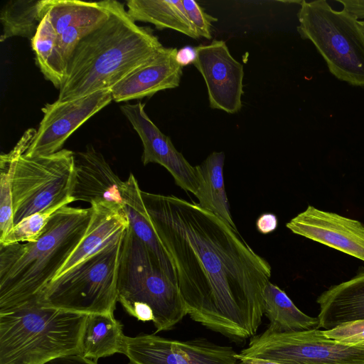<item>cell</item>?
I'll use <instances>...</instances> for the list:
<instances>
[{
    "instance_id": "f1b7e54d",
    "label": "cell",
    "mask_w": 364,
    "mask_h": 364,
    "mask_svg": "<svg viewBox=\"0 0 364 364\" xmlns=\"http://www.w3.org/2000/svg\"><path fill=\"white\" fill-rule=\"evenodd\" d=\"M323 331L328 338L342 344L364 346V319L346 323Z\"/></svg>"
},
{
    "instance_id": "4dcf8cb0",
    "label": "cell",
    "mask_w": 364,
    "mask_h": 364,
    "mask_svg": "<svg viewBox=\"0 0 364 364\" xmlns=\"http://www.w3.org/2000/svg\"><path fill=\"white\" fill-rule=\"evenodd\" d=\"M278 225V220L276 215L273 213H263L256 221L257 230L264 235L274 232Z\"/></svg>"
},
{
    "instance_id": "d4e9b609",
    "label": "cell",
    "mask_w": 364,
    "mask_h": 364,
    "mask_svg": "<svg viewBox=\"0 0 364 364\" xmlns=\"http://www.w3.org/2000/svg\"><path fill=\"white\" fill-rule=\"evenodd\" d=\"M46 14V0L9 1L0 11L1 42L15 36L31 40Z\"/></svg>"
},
{
    "instance_id": "8fae6325",
    "label": "cell",
    "mask_w": 364,
    "mask_h": 364,
    "mask_svg": "<svg viewBox=\"0 0 364 364\" xmlns=\"http://www.w3.org/2000/svg\"><path fill=\"white\" fill-rule=\"evenodd\" d=\"M112 100L110 90H105L70 101L57 100L46 104L42 120L25 154L48 155L61 150L77 128Z\"/></svg>"
},
{
    "instance_id": "9c48e42d",
    "label": "cell",
    "mask_w": 364,
    "mask_h": 364,
    "mask_svg": "<svg viewBox=\"0 0 364 364\" xmlns=\"http://www.w3.org/2000/svg\"><path fill=\"white\" fill-rule=\"evenodd\" d=\"M238 358L282 364H364V346H349L328 338L323 330L277 333L267 328L251 338Z\"/></svg>"
},
{
    "instance_id": "1f68e13d",
    "label": "cell",
    "mask_w": 364,
    "mask_h": 364,
    "mask_svg": "<svg viewBox=\"0 0 364 364\" xmlns=\"http://www.w3.org/2000/svg\"><path fill=\"white\" fill-rule=\"evenodd\" d=\"M343 10L350 14L358 21L364 19V0H338Z\"/></svg>"
},
{
    "instance_id": "4fadbf2b",
    "label": "cell",
    "mask_w": 364,
    "mask_h": 364,
    "mask_svg": "<svg viewBox=\"0 0 364 364\" xmlns=\"http://www.w3.org/2000/svg\"><path fill=\"white\" fill-rule=\"evenodd\" d=\"M145 104H125L120 107L124 115L139 134L143 144L144 165L156 163L164 166L177 186L195 195L197 179L195 166L174 146L169 136L163 134L144 109Z\"/></svg>"
},
{
    "instance_id": "7a4b0ae2",
    "label": "cell",
    "mask_w": 364,
    "mask_h": 364,
    "mask_svg": "<svg viewBox=\"0 0 364 364\" xmlns=\"http://www.w3.org/2000/svg\"><path fill=\"white\" fill-rule=\"evenodd\" d=\"M101 2L109 16L75 47L58 101L110 90L164 47L152 30L135 23L123 4L115 0Z\"/></svg>"
},
{
    "instance_id": "484cf974",
    "label": "cell",
    "mask_w": 364,
    "mask_h": 364,
    "mask_svg": "<svg viewBox=\"0 0 364 364\" xmlns=\"http://www.w3.org/2000/svg\"><path fill=\"white\" fill-rule=\"evenodd\" d=\"M31 41L36 64L44 77L60 89L66 75L67 65L58 50L47 12Z\"/></svg>"
},
{
    "instance_id": "2e32d148",
    "label": "cell",
    "mask_w": 364,
    "mask_h": 364,
    "mask_svg": "<svg viewBox=\"0 0 364 364\" xmlns=\"http://www.w3.org/2000/svg\"><path fill=\"white\" fill-rule=\"evenodd\" d=\"M46 12L66 65L79 42L109 16L101 1L46 0Z\"/></svg>"
},
{
    "instance_id": "9a60e30c",
    "label": "cell",
    "mask_w": 364,
    "mask_h": 364,
    "mask_svg": "<svg viewBox=\"0 0 364 364\" xmlns=\"http://www.w3.org/2000/svg\"><path fill=\"white\" fill-rule=\"evenodd\" d=\"M124 181L114 172L104 156L92 146L75 153L74 176L70 196L74 202L91 205L123 208Z\"/></svg>"
},
{
    "instance_id": "5b68a950",
    "label": "cell",
    "mask_w": 364,
    "mask_h": 364,
    "mask_svg": "<svg viewBox=\"0 0 364 364\" xmlns=\"http://www.w3.org/2000/svg\"><path fill=\"white\" fill-rule=\"evenodd\" d=\"M117 301L139 321H151L156 333L172 329L188 315L176 283L129 227L118 269Z\"/></svg>"
},
{
    "instance_id": "83f0119b",
    "label": "cell",
    "mask_w": 364,
    "mask_h": 364,
    "mask_svg": "<svg viewBox=\"0 0 364 364\" xmlns=\"http://www.w3.org/2000/svg\"><path fill=\"white\" fill-rule=\"evenodd\" d=\"M59 209L51 208L24 218L15 225L7 235L0 239V245H8L36 240L51 216Z\"/></svg>"
},
{
    "instance_id": "5bb4252c",
    "label": "cell",
    "mask_w": 364,
    "mask_h": 364,
    "mask_svg": "<svg viewBox=\"0 0 364 364\" xmlns=\"http://www.w3.org/2000/svg\"><path fill=\"white\" fill-rule=\"evenodd\" d=\"M286 226L294 234L364 262V225L358 220L308 205Z\"/></svg>"
},
{
    "instance_id": "f546056e",
    "label": "cell",
    "mask_w": 364,
    "mask_h": 364,
    "mask_svg": "<svg viewBox=\"0 0 364 364\" xmlns=\"http://www.w3.org/2000/svg\"><path fill=\"white\" fill-rule=\"evenodd\" d=\"M182 4L199 38L211 39L213 23L218 18L207 14L196 1L182 0Z\"/></svg>"
},
{
    "instance_id": "277c9868",
    "label": "cell",
    "mask_w": 364,
    "mask_h": 364,
    "mask_svg": "<svg viewBox=\"0 0 364 364\" xmlns=\"http://www.w3.org/2000/svg\"><path fill=\"white\" fill-rule=\"evenodd\" d=\"M87 314L43 306L37 299L0 312V364H43L80 355Z\"/></svg>"
},
{
    "instance_id": "ffe728a7",
    "label": "cell",
    "mask_w": 364,
    "mask_h": 364,
    "mask_svg": "<svg viewBox=\"0 0 364 364\" xmlns=\"http://www.w3.org/2000/svg\"><path fill=\"white\" fill-rule=\"evenodd\" d=\"M225 159L224 152L213 151L201 164L195 166L197 179L195 196L201 208L214 213L237 230L230 213L225 188Z\"/></svg>"
},
{
    "instance_id": "d6a6232c",
    "label": "cell",
    "mask_w": 364,
    "mask_h": 364,
    "mask_svg": "<svg viewBox=\"0 0 364 364\" xmlns=\"http://www.w3.org/2000/svg\"><path fill=\"white\" fill-rule=\"evenodd\" d=\"M43 364H97V361L85 358L81 355H68L55 358Z\"/></svg>"
},
{
    "instance_id": "8992f818",
    "label": "cell",
    "mask_w": 364,
    "mask_h": 364,
    "mask_svg": "<svg viewBox=\"0 0 364 364\" xmlns=\"http://www.w3.org/2000/svg\"><path fill=\"white\" fill-rule=\"evenodd\" d=\"M125 233L53 279L37 297L38 302L78 314H114Z\"/></svg>"
},
{
    "instance_id": "7c38bea8",
    "label": "cell",
    "mask_w": 364,
    "mask_h": 364,
    "mask_svg": "<svg viewBox=\"0 0 364 364\" xmlns=\"http://www.w3.org/2000/svg\"><path fill=\"white\" fill-rule=\"evenodd\" d=\"M196 48L193 65L204 79L210 107L237 113L242 107L243 65L232 56L224 41L213 40Z\"/></svg>"
},
{
    "instance_id": "ac0fdd59",
    "label": "cell",
    "mask_w": 364,
    "mask_h": 364,
    "mask_svg": "<svg viewBox=\"0 0 364 364\" xmlns=\"http://www.w3.org/2000/svg\"><path fill=\"white\" fill-rule=\"evenodd\" d=\"M320 328L330 330L364 319V269L350 279L331 286L316 299Z\"/></svg>"
},
{
    "instance_id": "4316f807",
    "label": "cell",
    "mask_w": 364,
    "mask_h": 364,
    "mask_svg": "<svg viewBox=\"0 0 364 364\" xmlns=\"http://www.w3.org/2000/svg\"><path fill=\"white\" fill-rule=\"evenodd\" d=\"M36 131L33 129L26 131L14 149L0 156V239L14 226L11 188L15 164L18 157L27 151Z\"/></svg>"
},
{
    "instance_id": "52a82bcc",
    "label": "cell",
    "mask_w": 364,
    "mask_h": 364,
    "mask_svg": "<svg viewBox=\"0 0 364 364\" xmlns=\"http://www.w3.org/2000/svg\"><path fill=\"white\" fill-rule=\"evenodd\" d=\"M297 31L321 53L338 79L364 86V33L358 21L346 11L334 10L326 1H302Z\"/></svg>"
},
{
    "instance_id": "d590c367",
    "label": "cell",
    "mask_w": 364,
    "mask_h": 364,
    "mask_svg": "<svg viewBox=\"0 0 364 364\" xmlns=\"http://www.w3.org/2000/svg\"><path fill=\"white\" fill-rule=\"evenodd\" d=\"M358 24H359L360 29L362 30V31L364 33V21H358Z\"/></svg>"
},
{
    "instance_id": "e575fe53",
    "label": "cell",
    "mask_w": 364,
    "mask_h": 364,
    "mask_svg": "<svg viewBox=\"0 0 364 364\" xmlns=\"http://www.w3.org/2000/svg\"><path fill=\"white\" fill-rule=\"evenodd\" d=\"M237 359L239 360L237 364H282L277 362L259 358H238Z\"/></svg>"
},
{
    "instance_id": "3957f363",
    "label": "cell",
    "mask_w": 364,
    "mask_h": 364,
    "mask_svg": "<svg viewBox=\"0 0 364 364\" xmlns=\"http://www.w3.org/2000/svg\"><path fill=\"white\" fill-rule=\"evenodd\" d=\"M92 214V207L65 205L36 240L0 245V312L37 299L85 236Z\"/></svg>"
},
{
    "instance_id": "cb8c5ba5",
    "label": "cell",
    "mask_w": 364,
    "mask_h": 364,
    "mask_svg": "<svg viewBox=\"0 0 364 364\" xmlns=\"http://www.w3.org/2000/svg\"><path fill=\"white\" fill-rule=\"evenodd\" d=\"M264 315L269 321L267 329L273 332L291 333L320 328L317 317L299 310L283 290L270 282L264 290Z\"/></svg>"
},
{
    "instance_id": "7402d4cb",
    "label": "cell",
    "mask_w": 364,
    "mask_h": 364,
    "mask_svg": "<svg viewBox=\"0 0 364 364\" xmlns=\"http://www.w3.org/2000/svg\"><path fill=\"white\" fill-rule=\"evenodd\" d=\"M126 6L135 22L149 23L159 30L171 29L194 39L199 38L182 0H129Z\"/></svg>"
},
{
    "instance_id": "d6986e66",
    "label": "cell",
    "mask_w": 364,
    "mask_h": 364,
    "mask_svg": "<svg viewBox=\"0 0 364 364\" xmlns=\"http://www.w3.org/2000/svg\"><path fill=\"white\" fill-rule=\"evenodd\" d=\"M91 207L92 214L85 236L55 277L104 248L129 228V220L123 208L102 205Z\"/></svg>"
},
{
    "instance_id": "e0dca14e",
    "label": "cell",
    "mask_w": 364,
    "mask_h": 364,
    "mask_svg": "<svg viewBox=\"0 0 364 364\" xmlns=\"http://www.w3.org/2000/svg\"><path fill=\"white\" fill-rule=\"evenodd\" d=\"M177 50L176 48L160 49L110 89L112 100L120 102L141 99L178 87L183 67L176 61Z\"/></svg>"
},
{
    "instance_id": "30bf717a",
    "label": "cell",
    "mask_w": 364,
    "mask_h": 364,
    "mask_svg": "<svg viewBox=\"0 0 364 364\" xmlns=\"http://www.w3.org/2000/svg\"><path fill=\"white\" fill-rule=\"evenodd\" d=\"M123 354L129 364H237L230 346L205 338L178 341L155 334L125 336Z\"/></svg>"
},
{
    "instance_id": "603a6c76",
    "label": "cell",
    "mask_w": 364,
    "mask_h": 364,
    "mask_svg": "<svg viewBox=\"0 0 364 364\" xmlns=\"http://www.w3.org/2000/svg\"><path fill=\"white\" fill-rule=\"evenodd\" d=\"M124 337L122 325L114 314H87L80 355L97 361L100 358L122 353Z\"/></svg>"
},
{
    "instance_id": "836d02e7",
    "label": "cell",
    "mask_w": 364,
    "mask_h": 364,
    "mask_svg": "<svg viewBox=\"0 0 364 364\" xmlns=\"http://www.w3.org/2000/svg\"><path fill=\"white\" fill-rule=\"evenodd\" d=\"M196 56V48L186 46L177 50L176 59L177 63L183 68L191 63L193 64Z\"/></svg>"
},
{
    "instance_id": "6da1fadb",
    "label": "cell",
    "mask_w": 364,
    "mask_h": 364,
    "mask_svg": "<svg viewBox=\"0 0 364 364\" xmlns=\"http://www.w3.org/2000/svg\"><path fill=\"white\" fill-rule=\"evenodd\" d=\"M141 193L190 318L235 342L255 336L272 274L268 262L198 203Z\"/></svg>"
},
{
    "instance_id": "44dd1931",
    "label": "cell",
    "mask_w": 364,
    "mask_h": 364,
    "mask_svg": "<svg viewBox=\"0 0 364 364\" xmlns=\"http://www.w3.org/2000/svg\"><path fill=\"white\" fill-rule=\"evenodd\" d=\"M141 192L136 179L131 173L124 181L122 188L123 208L127 215L129 228L155 256L164 272L176 283L172 264L151 226Z\"/></svg>"
},
{
    "instance_id": "ba28073f",
    "label": "cell",
    "mask_w": 364,
    "mask_h": 364,
    "mask_svg": "<svg viewBox=\"0 0 364 364\" xmlns=\"http://www.w3.org/2000/svg\"><path fill=\"white\" fill-rule=\"evenodd\" d=\"M75 153L61 150L48 155L17 159L12 178L14 224L38 212L74 202L71 190Z\"/></svg>"
}]
</instances>
